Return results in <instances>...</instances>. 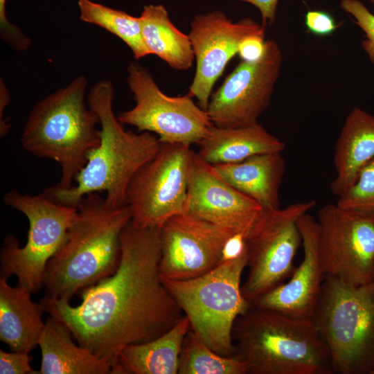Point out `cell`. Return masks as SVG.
Returning <instances> with one entry per match:
<instances>
[{"mask_svg":"<svg viewBox=\"0 0 374 374\" xmlns=\"http://www.w3.org/2000/svg\"><path fill=\"white\" fill-rule=\"evenodd\" d=\"M247 231L236 232L227 239L222 251V263L237 258L247 251Z\"/></svg>","mask_w":374,"mask_h":374,"instance_id":"obj_33","label":"cell"},{"mask_svg":"<svg viewBox=\"0 0 374 374\" xmlns=\"http://www.w3.org/2000/svg\"><path fill=\"white\" fill-rule=\"evenodd\" d=\"M233 356L247 374H332L329 349L312 319L251 306L236 319Z\"/></svg>","mask_w":374,"mask_h":374,"instance_id":"obj_4","label":"cell"},{"mask_svg":"<svg viewBox=\"0 0 374 374\" xmlns=\"http://www.w3.org/2000/svg\"><path fill=\"white\" fill-rule=\"evenodd\" d=\"M341 8L350 15L365 33L362 46L374 66V15L359 0H341Z\"/></svg>","mask_w":374,"mask_h":374,"instance_id":"obj_28","label":"cell"},{"mask_svg":"<svg viewBox=\"0 0 374 374\" xmlns=\"http://www.w3.org/2000/svg\"><path fill=\"white\" fill-rule=\"evenodd\" d=\"M197 145L199 157L211 165L238 163L257 154L282 152L285 146L259 123L235 128L213 125Z\"/></svg>","mask_w":374,"mask_h":374,"instance_id":"obj_21","label":"cell"},{"mask_svg":"<svg viewBox=\"0 0 374 374\" xmlns=\"http://www.w3.org/2000/svg\"><path fill=\"white\" fill-rule=\"evenodd\" d=\"M374 5V0H369Z\"/></svg>","mask_w":374,"mask_h":374,"instance_id":"obj_36","label":"cell"},{"mask_svg":"<svg viewBox=\"0 0 374 374\" xmlns=\"http://www.w3.org/2000/svg\"><path fill=\"white\" fill-rule=\"evenodd\" d=\"M374 157V116L359 107L348 114L335 145L336 175L332 193L339 197L356 181L362 168Z\"/></svg>","mask_w":374,"mask_h":374,"instance_id":"obj_19","label":"cell"},{"mask_svg":"<svg viewBox=\"0 0 374 374\" xmlns=\"http://www.w3.org/2000/svg\"><path fill=\"white\" fill-rule=\"evenodd\" d=\"M281 153H265L238 163L213 166L225 181L262 208H277L285 170Z\"/></svg>","mask_w":374,"mask_h":374,"instance_id":"obj_20","label":"cell"},{"mask_svg":"<svg viewBox=\"0 0 374 374\" xmlns=\"http://www.w3.org/2000/svg\"><path fill=\"white\" fill-rule=\"evenodd\" d=\"M247 250L240 257L220 264L193 278L163 281L190 329L210 348L233 356L232 331L238 316L251 304L242 292L241 278L247 265Z\"/></svg>","mask_w":374,"mask_h":374,"instance_id":"obj_7","label":"cell"},{"mask_svg":"<svg viewBox=\"0 0 374 374\" xmlns=\"http://www.w3.org/2000/svg\"><path fill=\"white\" fill-rule=\"evenodd\" d=\"M262 208L258 203L225 181L213 165L193 151L187 213L235 231H244Z\"/></svg>","mask_w":374,"mask_h":374,"instance_id":"obj_16","label":"cell"},{"mask_svg":"<svg viewBox=\"0 0 374 374\" xmlns=\"http://www.w3.org/2000/svg\"><path fill=\"white\" fill-rule=\"evenodd\" d=\"M131 220L127 204L111 207L98 193L84 196L64 244L47 264L45 296L69 301L113 274L121 261V235Z\"/></svg>","mask_w":374,"mask_h":374,"instance_id":"obj_2","label":"cell"},{"mask_svg":"<svg viewBox=\"0 0 374 374\" xmlns=\"http://www.w3.org/2000/svg\"><path fill=\"white\" fill-rule=\"evenodd\" d=\"M3 202L26 216L29 229L22 247L14 235L4 238L1 277L14 274L18 285L34 293L43 287L47 264L64 244L77 207L57 203L42 193L30 195L14 189L3 195Z\"/></svg>","mask_w":374,"mask_h":374,"instance_id":"obj_8","label":"cell"},{"mask_svg":"<svg viewBox=\"0 0 374 374\" xmlns=\"http://www.w3.org/2000/svg\"><path fill=\"white\" fill-rule=\"evenodd\" d=\"M317 220L326 276L353 285L374 282V214L330 204L319 209Z\"/></svg>","mask_w":374,"mask_h":374,"instance_id":"obj_12","label":"cell"},{"mask_svg":"<svg viewBox=\"0 0 374 374\" xmlns=\"http://www.w3.org/2000/svg\"><path fill=\"white\" fill-rule=\"evenodd\" d=\"M178 374H247V369L236 357L215 353L190 329L181 346Z\"/></svg>","mask_w":374,"mask_h":374,"instance_id":"obj_26","label":"cell"},{"mask_svg":"<svg viewBox=\"0 0 374 374\" xmlns=\"http://www.w3.org/2000/svg\"><path fill=\"white\" fill-rule=\"evenodd\" d=\"M190 145L161 143L156 154L134 175L126 193L131 222L138 228L161 226L188 212Z\"/></svg>","mask_w":374,"mask_h":374,"instance_id":"obj_10","label":"cell"},{"mask_svg":"<svg viewBox=\"0 0 374 374\" xmlns=\"http://www.w3.org/2000/svg\"><path fill=\"white\" fill-rule=\"evenodd\" d=\"M236 232L189 213L170 217L160 228L161 279H190L214 269L222 263L226 241Z\"/></svg>","mask_w":374,"mask_h":374,"instance_id":"obj_14","label":"cell"},{"mask_svg":"<svg viewBox=\"0 0 374 374\" xmlns=\"http://www.w3.org/2000/svg\"><path fill=\"white\" fill-rule=\"evenodd\" d=\"M283 59L278 43L268 39L260 60H241L211 96L206 111L211 123L223 128L258 123V118L269 105Z\"/></svg>","mask_w":374,"mask_h":374,"instance_id":"obj_13","label":"cell"},{"mask_svg":"<svg viewBox=\"0 0 374 374\" xmlns=\"http://www.w3.org/2000/svg\"><path fill=\"white\" fill-rule=\"evenodd\" d=\"M10 96L9 92L3 84V81L1 80L0 86V118H2L3 116V111L5 110L6 106L9 104Z\"/></svg>","mask_w":374,"mask_h":374,"instance_id":"obj_35","label":"cell"},{"mask_svg":"<svg viewBox=\"0 0 374 374\" xmlns=\"http://www.w3.org/2000/svg\"><path fill=\"white\" fill-rule=\"evenodd\" d=\"M121 249L116 271L82 290L79 305L46 296L39 302L80 346L109 360L113 370L126 346L159 337L184 316L160 276V228H138L130 221Z\"/></svg>","mask_w":374,"mask_h":374,"instance_id":"obj_1","label":"cell"},{"mask_svg":"<svg viewBox=\"0 0 374 374\" xmlns=\"http://www.w3.org/2000/svg\"><path fill=\"white\" fill-rule=\"evenodd\" d=\"M127 71L135 105L118 114L122 124L154 133L161 143L197 145L206 136L213 124L193 97L188 93L167 96L148 69L136 62H131Z\"/></svg>","mask_w":374,"mask_h":374,"instance_id":"obj_11","label":"cell"},{"mask_svg":"<svg viewBox=\"0 0 374 374\" xmlns=\"http://www.w3.org/2000/svg\"><path fill=\"white\" fill-rule=\"evenodd\" d=\"M265 35H256L246 37L239 46L238 55L241 60L256 62L265 54L266 48Z\"/></svg>","mask_w":374,"mask_h":374,"instance_id":"obj_32","label":"cell"},{"mask_svg":"<svg viewBox=\"0 0 374 374\" xmlns=\"http://www.w3.org/2000/svg\"><path fill=\"white\" fill-rule=\"evenodd\" d=\"M188 34L195 60V73L188 94L195 97L206 110L213 86L229 61L238 53L247 37L265 35V28L250 17L233 22L226 13L215 10L196 15Z\"/></svg>","mask_w":374,"mask_h":374,"instance_id":"obj_15","label":"cell"},{"mask_svg":"<svg viewBox=\"0 0 374 374\" xmlns=\"http://www.w3.org/2000/svg\"><path fill=\"white\" fill-rule=\"evenodd\" d=\"M114 97V87L109 80H99L89 89L87 103L99 118L100 143L88 154L75 185L65 190L52 186L42 192L51 200L77 207L87 195L103 191L109 206L125 205L134 175L159 150L161 142L152 133L124 129L113 110Z\"/></svg>","mask_w":374,"mask_h":374,"instance_id":"obj_3","label":"cell"},{"mask_svg":"<svg viewBox=\"0 0 374 374\" xmlns=\"http://www.w3.org/2000/svg\"><path fill=\"white\" fill-rule=\"evenodd\" d=\"M32 359L28 353H8L0 350V373L34 374L35 371L30 364Z\"/></svg>","mask_w":374,"mask_h":374,"instance_id":"obj_30","label":"cell"},{"mask_svg":"<svg viewBox=\"0 0 374 374\" xmlns=\"http://www.w3.org/2000/svg\"><path fill=\"white\" fill-rule=\"evenodd\" d=\"M372 374H374V371L373 372V373H372Z\"/></svg>","mask_w":374,"mask_h":374,"instance_id":"obj_37","label":"cell"},{"mask_svg":"<svg viewBox=\"0 0 374 374\" xmlns=\"http://www.w3.org/2000/svg\"><path fill=\"white\" fill-rule=\"evenodd\" d=\"M304 23L310 33L319 37L330 35L338 28L334 17L323 10H308Z\"/></svg>","mask_w":374,"mask_h":374,"instance_id":"obj_31","label":"cell"},{"mask_svg":"<svg viewBox=\"0 0 374 374\" xmlns=\"http://www.w3.org/2000/svg\"><path fill=\"white\" fill-rule=\"evenodd\" d=\"M303 258L287 283L266 292L251 305L298 319H312L326 274L319 254L317 220L308 213L298 220Z\"/></svg>","mask_w":374,"mask_h":374,"instance_id":"obj_17","label":"cell"},{"mask_svg":"<svg viewBox=\"0 0 374 374\" xmlns=\"http://www.w3.org/2000/svg\"><path fill=\"white\" fill-rule=\"evenodd\" d=\"M70 330L50 317L39 338L41 366L34 374H113L112 363L76 345Z\"/></svg>","mask_w":374,"mask_h":374,"instance_id":"obj_18","label":"cell"},{"mask_svg":"<svg viewBox=\"0 0 374 374\" xmlns=\"http://www.w3.org/2000/svg\"><path fill=\"white\" fill-rule=\"evenodd\" d=\"M337 204L345 209L374 214V157L360 170L355 182Z\"/></svg>","mask_w":374,"mask_h":374,"instance_id":"obj_27","label":"cell"},{"mask_svg":"<svg viewBox=\"0 0 374 374\" xmlns=\"http://www.w3.org/2000/svg\"><path fill=\"white\" fill-rule=\"evenodd\" d=\"M255 6L259 11L262 19V25L272 26L276 21L277 7L279 0H239Z\"/></svg>","mask_w":374,"mask_h":374,"instance_id":"obj_34","label":"cell"},{"mask_svg":"<svg viewBox=\"0 0 374 374\" xmlns=\"http://www.w3.org/2000/svg\"><path fill=\"white\" fill-rule=\"evenodd\" d=\"M80 19L98 26L121 39L136 60L150 55L141 32L139 17L91 0H78Z\"/></svg>","mask_w":374,"mask_h":374,"instance_id":"obj_25","label":"cell"},{"mask_svg":"<svg viewBox=\"0 0 374 374\" xmlns=\"http://www.w3.org/2000/svg\"><path fill=\"white\" fill-rule=\"evenodd\" d=\"M316 205L314 200L284 208H264L246 233L248 273L242 285L251 304L289 278L296 251L302 244L298 220Z\"/></svg>","mask_w":374,"mask_h":374,"instance_id":"obj_9","label":"cell"},{"mask_svg":"<svg viewBox=\"0 0 374 374\" xmlns=\"http://www.w3.org/2000/svg\"><path fill=\"white\" fill-rule=\"evenodd\" d=\"M190 329L184 315L159 337L126 346L118 355L113 373L178 374L181 346Z\"/></svg>","mask_w":374,"mask_h":374,"instance_id":"obj_23","label":"cell"},{"mask_svg":"<svg viewBox=\"0 0 374 374\" xmlns=\"http://www.w3.org/2000/svg\"><path fill=\"white\" fill-rule=\"evenodd\" d=\"M334 373L374 371V282L353 285L326 276L312 318Z\"/></svg>","mask_w":374,"mask_h":374,"instance_id":"obj_6","label":"cell"},{"mask_svg":"<svg viewBox=\"0 0 374 374\" xmlns=\"http://www.w3.org/2000/svg\"><path fill=\"white\" fill-rule=\"evenodd\" d=\"M139 19L150 54L176 70L186 71L192 66L195 55L189 36L174 25L163 5L145 6Z\"/></svg>","mask_w":374,"mask_h":374,"instance_id":"obj_24","label":"cell"},{"mask_svg":"<svg viewBox=\"0 0 374 374\" xmlns=\"http://www.w3.org/2000/svg\"><path fill=\"white\" fill-rule=\"evenodd\" d=\"M7 0H0V36L8 45L18 51L29 48L31 39L12 24L6 15Z\"/></svg>","mask_w":374,"mask_h":374,"instance_id":"obj_29","label":"cell"},{"mask_svg":"<svg viewBox=\"0 0 374 374\" xmlns=\"http://www.w3.org/2000/svg\"><path fill=\"white\" fill-rule=\"evenodd\" d=\"M87 84V78L80 75L38 101L21 136L25 150L60 163L62 175L54 186L57 189L73 186L88 154L100 143L99 118L86 104Z\"/></svg>","mask_w":374,"mask_h":374,"instance_id":"obj_5","label":"cell"},{"mask_svg":"<svg viewBox=\"0 0 374 374\" xmlns=\"http://www.w3.org/2000/svg\"><path fill=\"white\" fill-rule=\"evenodd\" d=\"M7 279L0 277V339L12 351L29 353L44 328V310L31 300L28 289L12 287Z\"/></svg>","mask_w":374,"mask_h":374,"instance_id":"obj_22","label":"cell"}]
</instances>
